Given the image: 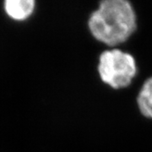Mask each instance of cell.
Here are the masks:
<instances>
[{"mask_svg":"<svg viewBox=\"0 0 152 152\" xmlns=\"http://www.w3.org/2000/svg\"><path fill=\"white\" fill-rule=\"evenodd\" d=\"M136 26L135 12L129 0H101L88 21L93 37L111 47L126 42Z\"/></svg>","mask_w":152,"mask_h":152,"instance_id":"cell-1","label":"cell"},{"mask_svg":"<svg viewBox=\"0 0 152 152\" xmlns=\"http://www.w3.org/2000/svg\"><path fill=\"white\" fill-rule=\"evenodd\" d=\"M98 72L102 80L113 89L129 86L137 73L134 57L120 49L103 52L99 58Z\"/></svg>","mask_w":152,"mask_h":152,"instance_id":"cell-2","label":"cell"},{"mask_svg":"<svg viewBox=\"0 0 152 152\" xmlns=\"http://www.w3.org/2000/svg\"><path fill=\"white\" fill-rule=\"evenodd\" d=\"M36 0H4V9L11 19L22 21L32 15Z\"/></svg>","mask_w":152,"mask_h":152,"instance_id":"cell-3","label":"cell"},{"mask_svg":"<svg viewBox=\"0 0 152 152\" xmlns=\"http://www.w3.org/2000/svg\"><path fill=\"white\" fill-rule=\"evenodd\" d=\"M138 106L141 113L152 119V77L144 83L137 98Z\"/></svg>","mask_w":152,"mask_h":152,"instance_id":"cell-4","label":"cell"}]
</instances>
